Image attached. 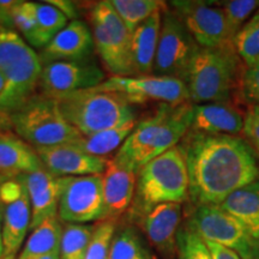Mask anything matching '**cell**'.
<instances>
[{"label": "cell", "mask_w": 259, "mask_h": 259, "mask_svg": "<svg viewBox=\"0 0 259 259\" xmlns=\"http://www.w3.org/2000/svg\"><path fill=\"white\" fill-rule=\"evenodd\" d=\"M106 74L92 60L56 61L42 65L38 89L44 96L57 99L79 90L96 88Z\"/></svg>", "instance_id": "cell-13"}, {"label": "cell", "mask_w": 259, "mask_h": 259, "mask_svg": "<svg viewBox=\"0 0 259 259\" xmlns=\"http://www.w3.org/2000/svg\"><path fill=\"white\" fill-rule=\"evenodd\" d=\"M199 48L178 15L167 8L162 12L153 74L173 77L185 82L191 63Z\"/></svg>", "instance_id": "cell-9"}, {"label": "cell", "mask_w": 259, "mask_h": 259, "mask_svg": "<svg viewBox=\"0 0 259 259\" xmlns=\"http://www.w3.org/2000/svg\"><path fill=\"white\" fill-rule=\"evenodd\" d=\"M232 44L238 56L247 66L259 59V9L236 32Z\"/></svg>", "instance_id": "cell-31"}, {"label": "cell", "mask_w": 259, "mask_h": 259, "mask_svg": "<svg viewBox=\"0 0 259 259\" xmlns=\"http://www.w3.org/2000/svg\"><path fill=\"white\" fill-rule=\"evenodd\" d=\"M189 173L190 199L220 206L233 192L259 178L257 154L239 136L190 130L179 143Z\"/></svg>", "instance_id": "cell-1"}, {"label": "cell", "mask_w": 259, "mask_h": 259, "mask_svg": "<svg viewBox=\"0 0 259 259\" xmlns=\"http://www.w3.org/2000/svg\"><path fill=\"white\" fill-rule=\"evenodd\" d=\"M3 204L4 255L17 254L31 223V204L27 187L19 178L0 181Z\"/></svg>", "instance_id": "cell-14"}, {"label": "cell", "mask_w": 259, "mask_h": 259, "mask_svg": "<svg viewBox=\"0 0 259 259\" xmlns=\"http://www.w3.org/2000/svg\"><path fill=\"white\" fill-rule=\"evenodd\" d=\"M100 89L115 93L130 105L157 101L167 105H180L190 101V94L184 80L163 76H112L99 85Z\"/></svg>", "instance_id": "cell-10"}, {"label": "cell", "mask_w": 259, "mask_h": 259, "mask_svg": "<svg viewBox=\"0 0 259 259\" xmlns=\"http://www.w3.org/2000/svg\"><path fill=\"white\" fill-rule=\"evenodd\" d=\"M2 181V179H0ZM4 257V244H3V204L0 200V259Z\"/></svg>", "instance_id": "cell-40"}, {"label": "cell", "mask_w": 259, "mask_h": 259, "mask_svg": "<svg viewBox=\"0 0 259 259\" xmlns=\"http://www.w3.org/2000/svg\"><path fill=\"white\" fill-rule=\"evenodd\" d=\"M63 231L58 216L45 220L31 232L17 259H32L51 253H60Z\"/></svg>", "instance_id": "cell-25"}, {"label": "cell", "mask_w": 259, "mask_h": 259, "mask_svg": "<svg viewBox=\"0 0 259 259\" xmlns=\"http://www.w3.org/2000/svg\"><path fill=\"white\" fill-rule=\"evenodd\" d=\"M45 169L36 149L11 131H0V179H14Z\"/></svg>", "instance_id": "cell-20"}, {"label": "cell", "mask_w": 259, "mask_h": 259, "mask_svg": "<svg viewBox=\"0 0 259 259\" xmlns=\"http://www.w3.org/2000/svg\"><path fill=\"white\" fill-rule=\"evenodd\" d=\"M193 103H160L156 111L137 122L114 160L126 169L138 171L148 162L178 147L192 126Z\"/></svg>", "instance_id": "cell-2"}, {"label": "cell", "mask_w": 259, "mask_h": 259, "mask_svg": "<svg viewBox=\"0 0 259 259\" xmlns=\"http://www.w3.org/2000/svg\"><path fill=\"white\" fill-rule=\"evenodd\" d=\"M45 169L57 177L101 176L108 158L84 153L74 144H60L36 149Z\"/></svg>", "instance_id": "cell-16"}, {"label": "cell", "mask_w": 259, "mask_h": 259, "mask_svg": "<svg viewBox=\"0 0 259 259\" xmlns=\"http://www.w3.org/2000/svg\"><path fill=\"white\" fill-rule=\"evenodd\" d=\"M162 12L149 17L132 32L131 60L134 76H148L153 73L160 38Z\"/></svg>", "instance_id": "cell-23"}, {"label": "cell", "mask_w": 259, "mask_h": 259, "mask_svg": "<svg viewBox=\"0 0 259 259\" xmlns=\"http://www.w3.org/2000/svg\"><path fill=\"white\" fill-rule=\"evenodd\" d=\"M241 92L252 106H259V59L247 66L241 78Z\"/></svg>", "instance_id": "cell-36"}, {"label": "cell", "mask_w": 259, "mask_h": 259, "mask_svg": "<svg viewBox=\"0 0 259 259\" xmlns=\"http://www.w3.org/2000/svg\"><path fill=\"white\" fill-rule=\"evenodd\" d=\"M111 4L131 34L149 17L167 9L160 0H111Z\"/></svg>", "instance_id": "cell-28"}, {"label": "cell", "mask_w": 259, "mask_h": 259, "mask_svg": "<svg viewBox=\"0 0 259 259\" xmlns=\"http://www.w3.org/2000/svg\"><path fill=\"white\" fill-rule=\"evenodd\" d=\"M32 259H61V258H60V253H51V254L42 255V257L32 258Z\"/></svg>", "instance_id": "cell-41"}, {"label": "cell", "mask_w": 259, "mask_h": 259, "mask_svg": "<svg viewBox=\"0 0 259 259\" xmlns=\"http://www.w3.org/2000/svg\"><path fill=\"white\" fill-rule=\"evenodd\" d=\"M173 11L200 48H216L232 44L225 12L221 6L204 2H171Z\"/></svg>", "instance_id": "cell-12"}, {"label": "cell", "mask_w": 259, "mask_h": 259, "mask_svg": "<svg viewBox=\"0 0 259 259\" xmlns=\"http://www.w3.org/2000/svg\"><path fill=\"white\" fill-rule=\"evenodd\" d=\"M42 63L38 54L32 50L17 63L2 72L5 85L0 96V122H5L14 113L23 107L38 88Z\"/></svg>", "instance_id": "cell-15"}, {"label": "cell", "mask_w": 259, "mask_h": 259, "mask_svg": "<svg viewBox=\"0 0 259 259\" xmlns=\"http://www.w3.org/2000/svg\"><path fill=\"white\" fill-rule=\"evenodd\" d=\"M181 204H158L142 216V228L155 247L166 255H177V236L180 229Z\"/></svg>", "instance_id": "cell-19"}, {"label": "cell", "mask_w": 259, "mask_h": 259, "mask_svg": "<svg viewBox=\"0 0 259 259\" xmlns=\"http://www.w3.org/2000/svg\"><path fill=\"white\" fill-rule=\"evenodd\" d=\"M95 50L113 76H134L131 60L132 34L119 17L111 0L97 2L90 10Z\"/></svg>", "instance_id": "cell-7"}, {"label": "cell", "mask_w": 259, "mask_h": 259, "mask_svg": "<svg viewBox=\"0 0 259 259\" xmlns=\"http://www.w3.org/2000/svg\"><path fill=\"white\" fill-rule=\"evenodd\" d=\"M94 226L66 223L60 244L61 259H85Z\"/></svg>", "instance_id": "cell-29"}, {"label": "cell", "mask_w": 259, "mask_h": 259, "mask_svg": "<svg viewBox=\"0 0 259 259\" xmlns=\"http://www.w3.org/2000/svg\"><path fill=\"white\" fill-rule=\"evenodd\" d=\"M32 48L14 29L0 30V72L30 53Z\"/></svg>", "instance_id": "cell-32"}, {"label": "cell", "mask_w": 259, "mask_h": 259, "mask_svg": "<svg viewBox=\"0 0 259 259\" xmlns=\"http://www.w3.org/2000/svg\"><path fill=\"white\" fill-rule=\"evenodd\" d=\"M27 187L31 204L30 229L34 231L45 220L57 216L61 194L69 177H57L46 169L18 177Z\"/></svg>", "instance_id": "cell-17"}, {"label": "cell", "mask_w": 259, "mask_h": 259, "mask_svg": "<svg viewBox=\"0 0 259 259\" xmlns=\"http://www.w3.org/2000/svg\"><path fill=\"white\" fill-rule=\"evenodd\" d=\"M205 242L206 245H208L212 259H241L240 255L236 253L235 251L231 250V248L225 247V246L215 244V242H211V241H205Z\"/></svg>", "instance_id": "cell-38"}, {"label": "cell", "mask_w": 259, "mask_h": 259, "mask_svg": "<svg viewBox=\"0 0 259 259\" xmlns=\"http://www.w3.org/2000/svg\"><path fill=\"white\" fill-rule=\"evenodd\" d=\"M46 3L56 6L58 10H60V11L63 12L67 18L71 19V21L77 19V11L72 2H66V0H52V2H46Z\"/></svg>", "instance_id": "cell-39"}, {"label": "cell", "mask_w": 259, "mask_h": 259, "mask_svg": "<svg viewBox=\"0 0 259 259\" xmlns=\"http://www.w3.org/2000/svg\"><path fill=\"white\" fill-rule=\"evenodd\" d=\"M177 255L179 259H212L206 242L187 225L178 232Z\"/></svg>", "instance_id": "cell-34"}, {"label": "cell", "mask_w": 259, "mask_h": 259, "mask_svg": "<svg viewBox=\"0 0 259 259\" xmlns=\"http://www.w3.org/2000/svg\"><path fill=\"white\" fill-rule=\"evenodd\" d=\"M189 173L183 151L174 147L148 162L137 174L134 211L138 218L158 204H181L190 198Z\"/></svg>", "instance_id": "cell-3"}, {"label": "cell", "mask_w": 259, "mask_h": 259, "mask_svg": "<svg viewBox=\"0 0 259 259\" xmlns=\"http://www.w3.org/2000/svg\"><path fill=\"white\" fill-rule=\"evenodd\" d=\"M220 206L238 219L259 240V178L233 192Z\"/></svg>", "instance_id": "cell-24"}, {"label": "cell", "mask_w": 259, "mask_h": 259, "mask_svg": "<svg viewBox=\"0 0 259 259\" xmlns=\"http://www.w3.org/2000/svg\"><path fill=\"white\" fill-rule=\"evenodd\" d=\"M58 218L63 222L76 225L105 220L102 174L70 178L61 194Z\"/></svg>", "instance_id": "cell-11"}, {"label": "cell", "mask_w": 259, "mask_h": 259, "mask_svg": "<svg viewBox=\"0 0 259 259\" xmlns=\"http://www.w3.org/2000/svg\"><path fill=\"white\" fill-rule=\"evenodd\" d=\"M187 226L203 240L231 248L241 259L248 258L259 251L258 239L238 219L225 211L221 206H197Z\"/></svg>", "instance_id": "cell-8"}, {"label": "cell", "mask_w": 259, "mask_h": 259, "mask_svg": "<svg viewBox=\"0 0 259 259\" xmlns=\"http://www.w3.org/2000/svg\"><path fill=\"white\" fill-rule=\"evenodd\" d=\"M240 60L233 44L199 48L185 79L190 101L193 105L227 102L238 79Z\"/></svg>", "instance_id": "cell-5"}, {"label": "cell", "mask_w": 259, "mask_h": 259, "mask_svg": "<svg viewBox=\"0 0 259 259\" xmlns=\"http://www.w3.org/2000/svg\"><path fill=\"white\" fill-rule=\"evenodd\" d=\"M2 259H17L15 254H11V255H4Z\"/></svg>", "instance_id": "cell-44"}, {"label": "cell", "mask_w": 259, "mask_h": 259, "mask_svg": "<svg viewBox=\"0 0 259 259\" xmlns=\"http://www.w3.org/2000/svg\"><path fill=\"white\" fill-rule=\"evenodd\" d=\"M116 233V219H106L94 226L85 259H108L113 239Z\"/></svg>", "instance_id": "cell-33"}, {"label": "cell", "mask_w": 259, "mask_h": 259, "mask_svg": "<svg viewBox=\"0 0 259 259\" xmlns=\"http://www.w3.org/2000/svg\"><path fill=\"white\" fill-rule=\"evenodd\" d=\"M5 27H4V24H3V22H2V19H0V30H2V29H4Z\"/></svg>", "instance_id": "cell-45"}, {"label": "cell", "mask_w": 259, "mask_h": 259, "mask_svg": "<svg viewBox=\"0 0 259 259\" xmlns=\"http://www.w3.org/2000/svg\"><path fill=\"white\" fill-rule=\"evenodd\" d=\"M54 100H57L67 122L82 136H92L136 120L134 107L124 97L99 87L67 94Z\"/></svg>", "instance_id": "cell-4"}, {"label": "cell", "mask_w": 259, "mask_h": 259, "mask_svg": "<svg viewBox=\"0 0 259 259\" xmlns=\"http://www.w3.org/2000/svg\"><path fill=\"white\" fill-rule=\"evenodd\" d=\"M94 50L92 30L82 21L74 19L42 48L38 57L42 65L56 61H83L90 59Z\"/></svg>", "instance_id": "cell-18"}, {"label": "cell", "mask_w": 259, "mask_h": 259, "mask_svg": "<svg viewBox=\"0 0 259 259\" xmlns=\"http://www.w3.org/2000/svg\"><path fill=\"white\" fill-rule=\"evenodd\" d=\"M8 122L16 135L35 149L71 144L82 137L67 122L57 100L36 94Z\"/></svg>", "instance_id": "cell-6"}, {"label": "cell", "mask_w": 259, "mask_h": 259, "mask_svg": "<svg viewBox=\"0 0 259 259\" xmlns=\"http://www.w3.org/2000/svg\"><path fill=\"white\" fill-rule=\"evenodd\" d=\"M245 116L228 102L193 105L191 130L210 135L238 136L244 131Z\"/></svg>", "instance_id": "cell-22"}, {"label": "cell", "mask_w": 259, "mask_h": 259, "mask_svg": "<svg viewBox=\"0 0 259 259\" xmlns=\"http://www.w3.org/2000/svg\"><path fill=\"white\" fill-rule=\"evenodd\" d=\"M219 5L225 12L227 24L233 38L259 9V2L257 0H229L220 3Z\"/></svg>", "instance_id": "cell-35"}, {"label": "cell", "mask_w": 259, "mask_h": 259, "mask_svg": "<svg viewBox=\"0 0 259 259\" xmlns=\"http://www.w3.org/2000/svg\"><path fill=\"white\" fill-rule=\"evenodd\" d=\"M25 5L34 18L35 48L46 47L69 24L70 19L48 3L25 2Z\"/></svg>", "instance_id": "cell-26"}, {"label": "cell", "mask_w": 259, "mask_h": 259, "mask_svg": "<svg viewBox=\"0 0 259 259\" xmlns=\"http://www.w3.org/2000/svg\"><path fill=\"white\" fill-rule=\"evenodd\" d=\"M246 259H259V251H258V252H255V253H253L252 255H250V257L246 258Z\"/></svg>", "instance_id": "cell-43"}, {"label": "cell", "mask_w": 259, "mask_h": 259, "mask_svg": "<svg viewBox=\"0 0 259 259\" xmlns=\"http://www.w3.org/2000/svg\"><path fill=\"white\" fill-rule=\"evenodd\" d=\"M108 259H155L134 228L115 233Z\"/></svg>", "instance_id": "cell-30"}, {"label": "cell", "mask_w": 259, "mask_h": 259, "mask_svg": "<svg viewBox=\"0 0 259 259\" xmlns=\"http://www.w3.org/2000/svg\"><path fill=\"white\" fill-rule=\"evenodd\" d=\"M136 124L137 121L131 120L120 126L105 130V131L97 132L92 136H82L78 141L72 144L78 147L84 153L93 155V156L106 157L107 155L112 154L116 149L118 150L120 149L132 130L135 128Z\"/></svg>", "instance_id": "cell-27"}, {"label": "cell", "mask_w": 259, "mask_h": 259, "mask_svg": "<svg viewBox=\"0 0 259 259\" xmlns=\"http://www.w3.org/2000/svg\"><path fill=\"white\" fill-rule=\"evenodd\" d=\"M106 219H118L134 203L137 174L120 166L114 158L108 161L102 174Z\"/></svg>", "instance_id": "cell-21"}, {"label": "cell", "mask_w": 259, "mask_h": 259, "mask_svg": "<svg viewBox=\"0 0 259 259\" xmlns=\"http://www.w3.org/2000/svg\"><path fill=\"white\" fill-rule=\"evenodd\" d=\"M4 85H5V76L0 72V96H2V93H3V89H4Z\"/></svg>", "instance_id": "cell-42"}, {"label": "cell", "mask_w": 259, "mask_h": 259, "mask_svg": "<svg viewBox=\"0 0 259 259\" xmlns=\"http://www.w3.org/2000/svg\"><path fill=\"white\" fill-rule=\"evenodd\" d=\"M242 134L257 156H259V106H251L246 113Z\"/></svg>", "instance_id": "cell-37"}]
</instances>
